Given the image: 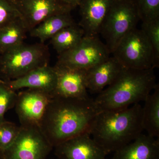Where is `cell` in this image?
<instances>
[{
    "instance_id": "cell-1",
    "label": "cell",
    "mask_w": 159,
    "mask_h": 159,
    "mask_svg": "<svg viewBox=\"0 0 159 159\" xmlns=\"http://www.w3.org/2000/svg\"><path fill=\"white\" fill-rule=\"evenodd\" d=\"M94 99L52 97L39 127L53 147L84 134H90L100 112Z\"/></svg>"
},
{
    "instance_id": "cell-2",
    "label": "cell",
    "mask_w": 159,
    "mask_h": 159,
    "mask_svg": "<svg viewBox=\"0 0 159 159\" xmlns=\"http://www.w3.org/2000/svg\"><path fill=\"white\" fill-rule=\"evenodd\" d=\"M144 130L140 103L116 111H102L97 115L90 135L107 153L133 142Z\"/></svg>"
},
{
    "instance_id": "cell-3",
    "label": "cell",
    "mask_w": 159,
    "mask_h": 159,
    "mask_svg": "<svg viewBox=\"0 0 159 159\" xmlns=\"http://www.w3.org/2000/svg\"><path fill=\"white\" fill-rule=\"evenodd\" d=\"M154 69H123L94 99L100 111L121 110L144 101L157 85Z\"/></svg>"
},
{
    "instance_id": "cell-4",
    "label": "cell",
    "mask_w": 159,
    "mask_h": 159,
    "mask_svg": "<svg viewBox=\"0 0 159 159\" xmlns=\"http://www.w3.org/2000/svg\"><path fill=\"white\" fill-rule=\"evenodd\" d=\"M50 54L43 43L22 44L0 54V77L14 80L34 69L48 65Z\"/></svg>"
},
{
    "instance_id": "cell-5",
    "label": "cell",
    "mask_w": 159,
    "mask_h": 159,
    "mask_svg": "<svg viewBox=\"0 0 159 159\" xmlns=\"http://www.w3.org/2000/svg\"><path fill=\"white\" fill-rule=\"evenodd\" d=\"M112 54L125 68L149 70L159 66L148 38L137 28L122 39Z\"/></svg>"
},
{
    "instance_id": "cell-6",
    "label": "cell",
    "mask_w": 159,
    "mask_h": 159,
    "mask_svg": "<svg viewBox=\"0 0 159 159\" xmlns=\"http://www.w3.org/2000/svg\"><path fill=\"white\" fill-rule=\"evenodd\" d=\"M139 20L134 0H113L99 32L110 54Z\"/></svg>"
},
{
    "instance_id": "cell-7",
    "label": "cell",
    "mask_w": 159,
    "mask_h": 159,
    "mask_svg": "<svg viewBox=\"0 0 159 159\" xmlns=\"http://www.w3.org/2000/svg\"><path fill=\"white\" fill-rule=\"evenodd\" d=\"M53 147L39 126L20 125L14 142L2 153V159H46Z\"/></svg>"
},
{
    "instance_id": "cell-8",
    "label": "cell",
    "mask_w": 159,
    "mask_h": 159,
    "mask_svg": "<svg viewBox=\"0 0 159 159\" xmlns=\"http://www.w3.org/2000/svg\"><path fill=\"white\" fill-rule=\"evenodd\" d=\"M110 54L98 36H84L77 45L58 55L56 65L86 70L108 58Z\"/></svg>"
},
{
    "instance_id": "cell-9",
    "label": "cell",
    "mask_w": 159,
    "mask_h": 159,
    "mask_svg": "<svg viewBox=\"0 0 159 159\" xmlns=\"http://www.w3.org/2000/svg\"><path fill=\"white\" fill-rule=\"evenodd\" d=\"M51 98V94L32 89L17 94L15 106L21 126H39Z\"/></svg>"
},
{
    "instance_id": "cell-10",
    "label": "cell",
    "mask_w": 159,
    "mask_h": 159,
    "mask_svg": "<svg viewBox=\"0 0 159 159\" xmlns=\"http://www.w3.org/2000/svg\"><path fill=\"white\" fill-rule=\"evenodd\" d=\"M29 32L52 16L70 12L73 8L61 0H13Z\"/></svg>"
},
{
    "instance_id": "cell-11",
    "label": "cell",
    "mask_w": 159,
    "mask_h": 159,
    "mask_svg": "<svg viewBox=\"0 0 159 159\" xmlns=\"http://www.w3.org/2000/svg\"><path fill=\"white\" fill-rule=\"evenodd\" d=\"M59 159H105L108 153L89 134H84L54 147Z\"/></svg>"
},
{
    "instance_id": "cell-12",
    "label": "cell",
    "mask_w": 159,
    "mask_h": 159,
    "mask_svg": "<svg viewBox=\"0 0 159 159\" xmlns=\"http://www.w3.org/2000/svg\"><path fill=\"white\" fill-rule=\"evenodd\" d=\"M57 83L52 97L87 99L85 70L70 68L56 65Z\"/></svg>"
},
{
    "instance_id": "cell-13",
    "label": "cell",
    "mask_w": 159,
    "mask_h": 159,
    "mask_svg": "<svg viewBox=\"0 0 159 159\" xmlns=\"http://www.w3.org/2000/svg\"><path fill=\"white\" fill-rule=\"evenodd\" d=\"M57 73L54 67L46 65L34 69L25 76L14 80L5 81L12 90L27 88L54 93L57 83Z\"/></svg>"
},
{
    "instance_id": "cell-14",
    "label": "cell",
    "mask_w": 159,
    "mask_h": 159,
    "mask_svg": "<svg viewBox=\"0 0 159 159\" xmlns=\"http://www.w3.org/2000/svg\"><path fill=\"white\" fill-rule=\"evenodd\" d=\"M113 0H84L80 5L79 26L84 36H97Z\"/></svg>"
},
{
    "instance_id": "cell-15",
    "label": "cell",
    "mask_w": 159,
    "mask_h": 159,
    "mask_svg": "<svg viewBox=\"0 0 159 159\" xmlns=\"http://www.w3.org/2000/svg\"><path fill=\"white\" fill-rule=\"evenodd\" d=\"M124 68L115 57L110 56L86 70L87 89L93 93H99L113 82Z\"/></svg>"
},
{
    "instance_id": "cell-16",
    "label": "cell",
    "mask_w": 159,
    "mask_h": 159,
    "mask_svg": "<svg viewBox=\"0 0 159 159\" xmlns=\"http://www.w3.org/2000/svg\"><path fill=\"white\" fill-rule=\"evenodd\" d=\"M112 159H159V140L142 134L114 152Z\"/></svg>"
},
{
    "instance_id": "cell-17",
    "label": "cell",
    "mask_w": 159,
    "mask_h": 159,
    "mask_svg": "<svg viewBox=\"0 0 159 159\" xmlns=\"http://www.w3.org/2000/svg\"><path fill=\"white\" fill-rule=\"evenodd\" d=\"M76 24L70 12L52 16L43 21L30 31V35L37 38L40 43L51 39L59 31L66 27Z\"/></svg>"
},
{
    "instance_id": "cell-18",
    "label": "cell",
    "mask_w": 159,
    "mask_h": 159,
    "mask_svg": "<svg viewBox=\"0 0 159 159\" xmlns=\"http://www.w3.org/2000/svg\"><path fill=\"white\" fill-rule=\"evenodd\" d=\"M145 99L142 107V125L148 135L159 138V86Z\"/></svg>"
},
{
    "instance_id": "cell-19",
    "label": "cell",
    "mask_w": 159,
    "mask_h": 159,
    "mask_svg": "<svg viewBox=\"0 0 159 159\" xmlns=\"http://www.w3.org/2000/svg\"><path fill=\"white\" fill-rule=\"evenodd\" d=\"M28 32L22 17L0 29V54L23 44Z\"/></svg>"
},
{
    "instance_id": "cell-20",
    "label": "cell",
    "mask_w": 159,
    "mask_h": 159,
    "mask_svg": "<svg viewBox=\"0 0 159 159\" xmlns=\"http://www.w3.org/2000/svg\"><path fill=\"white\" fill-rule=\"evenodd\" d=\"M84 36L83 30L76 24L61 30L51 39V43L59 55L77 45Z\"/></svg>"
},
{
    "instance_id": "cell-21",
    "label": "cell",
    "mask_w": 159,
    "mask_h": 159,
    "mask_svg": "<svg viewBox=\"0 0 159 159\" xmlns=\"http://www.w3.org/2000/svg\"><path fill=\"white\" fill-rule=\"evenodd\" d=\"M140 20L147 22L159 19V0H134Z\"/></svg>"
},
{
    "instance_id": "cell-22",
    "label": "cell",
    "mask_w": 159,
    "mask_h": 159,
    "mask_svg": "<svg viewBox=\"0 0 159 159\" xmlns=\"http://www.w3.org/2000/svg\"><path fill=\"white\" fill-rule=\"evenodd\" d=\"M20 130V126L13 122L6 120L0 122V151L2 153L13 143Z\"/></svg>"
},
{
    "instance_id": "cell-23",
    "label": "cell",
    "mask_w": 159,
    "mask_h": 159,
    "mask_svg": "<svg viewBox=\"0 0 159 159\" xmlns=\"http://www.w3.org/2000/svg\"><path fill=\"white\" fill-rule=\"evenodd\" d=\"M17 95L16 91L0 79V122L5 120L4 116L6 112L15 106Z\"/></svg>"
},
{
    "instance_id": "cell-24",
    "label": "cell",
    "mask_w": 159,
    "mask_h": 159,
    "mask_svg": "<svg viewBox=\"0 0 159 159\" xmlns=\"http://www.w3.org/2000/svg\"><path fill=\"white\" fill-rule=\"evenodd\" d=\"M21 17V15L13 0H0V29Z\"/></svg>"
},
{
    "instance_id": "cell-25",
    "label": "cell",
    "mask_w": 159,
    "mask_h": 159,
    "mask_svg": "<svg viewBox=\"0 0 159 159\" xmlns=\"http://www.w3.org/2000/svg\"><path fill=\"white\" fill-rule=\"evenodd\" d=\"M141 29L148 38L157 60L159 61V19L142 23Z\"/></svg>"
},
{
    "instance_id": "cell-26",
    "label": "cell",
    "mask_w": 159,
    "mask_h": 159,
    "mask_svg": "<svg viewBox=\"0 0 159 159\" xmlns=\"http://www.w3.org/2000/svg\"><path fill=\"white\" fill-rule=\"evenodd\" d=\"M63 2L65 3L68 6H70L73 9H74L77 6H79L80 3L84 0H61Z\"/></svg>"
},
{
    "instance_id": "cell-27",
    "label": "cell",
    "mask_w": 159,
    "mask_h": 159,
    "mask_svg": "<svg viewBox=\"0 0 159 159\" xmlns=\"http://www.w3.org/2000/svg\"><path fill=\"white\" fill-rule=\"evenodd\" d=\"M0 159H2V153L0 151Z\"/></svg>"
}]
</instances>
